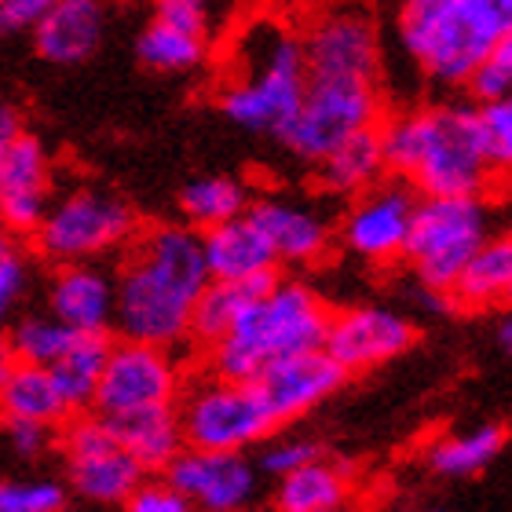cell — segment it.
<instances>
[{
  "label": "cell",
  "instance_id": "6da1fadb",
  "mask_svg": "<svg viewBox=\"0 0 512 512\" xmlns=\"http://www.w3.org/2000/svg\"><path fill=\"white\" fill-rule=\"evenodd\" d=\"M114 275V330L132 341L176 348L187 341L191 308L209 267L202 231L187 224H158L136 231Z\"/></svg>",
  "mask_w": 512,
  "mask_h": 512
},
{
  "label": "cell",
  "instance_id": "7a4b0ae2",
  "mask_svg": "<svg viewBox=\"0 0 512 512\" xmlns=\"http://www.w3.org/2000/svg\"><path fill=\"white\" fill-rule=\"evenodd\" d=\"M384 169L417 194H480L491 198L502 172L487 161L476 128V103L421 107L377 121Z\"/></svg>",
  "mask_w": 512,
  "mask_h": 512
},
{
  "label": "cell",
  "instance_id": "3957f363",
  "mask_svg": "<svg viewBox=\"0 0 512 512\" xmlns=\"http://www.w3.org/2000/svg\"><path fill=\"white\" fill-rule=\"evenodd\" d=\"M330 304L297 278H278L260 289L238 319L202 348L209 359V374L253 381L267 363L282 355H297L322 348L330 330Z\"/></svg>",
  "mask_w": 512,
  "mask_h": 512
},
{
  "label": "cell",
  "instance_id": "277c9868",
  "mask_svg": "<svg viewBox=\"0 0 512 512\" xmlns=\"http://www.w3.org/2000/svg\"><path fill=\"white\" fill-rule=\"evenodd\" d=\"M512 37V0H403L399 41L436 85L465 88L472 66Z\"/></svg>",
  "mask_w": 512,
  "mask_h": 512
},
{
  "label": "cell",
  "instance_id": "5b68a950",
  "mask_svg": "<svg viewBox=\"0 0 512 512\" xmlns=\"http://www.w3.org/2000/svg\"><path fill=\"white\" fill-rule=\"evenodd\" d=\"M308 85L300 37L278 19H256L235 41V70L220 92V110L249 132H275L297 110Z\"/></svg>",
  "mask_w": 512,
  "mask_h": 512
},
{
  "label": "cell",
  "instance_id": "8992f818",
  "mask_svg": "<svg viewBox=\"0 0 512 512\" xmlns=\"http://www.w3.org/2000/svg\"><path fill=\"white\" fill-rule=\"evenodd\" d=\"M494 235V205L480 194H421L403 260L428 293L447 297L469 256Z\"/></svg>",
  "mask_w": 512,
  "mask_h": 512
},
{
  "label": "cell",
  "instance_id": "52a82bcc",
  "mask_svg": "<svg viewBox=\"0 0 512 512\" xmlns=\"http://www.w3.org/2000/svg\"><path fill=\"white\" fill-rule=\"evenodd\" d=\"M136 209L114 191L81 187L48 202L41 224L33 227V246L48 264H77V260H103L136 238Z\"/></svg>",
  "mask_w": 512,
  "mask_h": 512
},
{
  "label": "cell",
  "instance_id": "ba28073f",
  "mask_svg": "<svg viewBox=\"0 0 512 512\" xmlns=\"http://www.w3.org/2000/svg\"><path fill=\"white\" fill-rule=\"evenodd\" d=\"M381 118V92L370 77H308L297 110L278 128V139L300 161L315 165L341 139L363 132V128H374Z\"/></svg>",
  "mask_w": 512,
  "mask_h": 512
},
{
  "label": "cell",
  "instance_id": "9c48e42d",
  "mask_svg": "<svg viewBox=\"0 0 512 512\" xmlns=\"http://www.w3.org/2000/svg\"><path fill=\"white\" fill-rule=\"evenodd\" d=\"M183 447L205 450H249L275 432L271 410L253 381L209 374L176 395Z\"/></svg>",
  "mask_w": 512,
  "mask_h": 512
},
{
  "label": "cell",
  "instance_id": "30bf717a",
  "mask_svg": "<svg viewBox=\"0 0 512 512\" xmlns=\"http://www.w3.org/2000/svg\"><path fill=\"white\" fill-rule=\"evenodd\" d=\"M63 454H66V480L70 491L81 502L92 505H125L128 494L136 491L147 476L125 447L107 417H74L63 428Z\"/></svg>",
  "mask_w": 512,
  "mask_h": 512
},
{
  "label": "cell",
  "instance_id": "8fae6325",
  "mask_svg": "<svg viewBox=\"0 0 512 512\" xmlns=\"http://www.w3.org/2000/svg\"><path fill=\"white\" fill-rule=\"evenodd\" d=\"M180 388V366L169 355V348L121 337L118 344L110 341L92 406H96V414L114 417L125 410H139V406L176 403Z\"/></svg>",
  "mask_w": 512,
  "mask_h": 512
},
{
  "label": "cell",
  "instance_id": "7c38bea8",
  "mask_svg": "<svg viewBox=\"0 0 512 512\" xmlns=\"http://www.w3.org/2000/svg\"><path fill=\"white\" fill-rule=\"evenodd\" d=\"M355 202L341 220V242L348 253L363 256L370 264H395L403 260L410 220H414L421 194L406 180H377L374 187L352 194Z\"/></svg>",
  "mask_w": 512,
  "mask_h": 512
},
{
  "label": "cell",
  "instance_id": "4fadbf2b",
  "mask_svg": "<svg viewBox=\"0 0 512 512\" xmlns=\"http://www.w3.org/2000/svg\"><path fill=\"white\" fill-rule=\"evenodd\" d=\"M308 77H370L381 74V37L370 11L359 4L326 8L300 37Z\"/></svg>",
  "mask_w": 512,
  "mask_h": 512
},
{
  "label": "cell",
  "instance_id": "5bb4252c",
  "mask_svg": "<svg viewBox=\"0 0 512 512\" xmlns=\"http://www.w3.org/2000/svg\"><path fill=\"white\" fill-rule=\"evenodd\" d=\"M191 509L238 512L253 505L260 487V469L246 458V450H205L183 447L161 472Z\"/></svg>",
  "mask_w": 512,
  "mask_h": 512
},
{
  "label": "cell",
  "instance_id": "9a60e30c",
  "mask_svg": "<svg viewBox=\"0 0 512 512\" xmlns=\"http://www.w3.org/2000/svg\"><path fill=\"white\" fill-rule=\"evenodd\" d=\"M417 341L414 322L392 308H348L341 315H330V330L322 348L341 366L344 374H366L377 366L392 363L403 352H410Z\"/></svg>",
  "mask_w": 512,
  "mask_h": 512
},
{
  "label": "cell",
  "instance_id": "2e32d148",
  "mask_svg": "<svg viewBox=\"0 0 512 512\" xmlns=\"http://www.w3.org/2000/svg\"><path fill=\"white\" fill-rule=\"evenodd\" d=\"M344 370L330 359L326 348H311V352L282 355L275 363H267L253 384L264 395L271 421L275 425H289L297 417L311 414L322 399H330L344 384Z\"/></svg>",
  "mask_w": 512,
  "mask_h": 512
},
{
  "label": "cell",
  "instance_id": "e0dca14e",
  "mask_svg": "<svg viewBox=\"0 0 512 512\" xmlns=\"http://www.w3.org/2000/svg\"><path fill=\"white\" fill-rule=\"evenodd\" d=\"M52 202V158L41 139L19 136L0 150V224L30 238Z\"/></svg>",
  "mask_w": 512,
  "mask_h": 512
},
{
  "label": "cell",
  "instance_id": "ac0fdd59",
  "mask_svg": "<svg viewBox=\"0 0 512 512\" xmlns=\"http://www.w3.org/2000/svg\"><path fill=\"white\" fill-rule=\"evenodd\" d=\"M48 311L74 333H110L114 330V275H107L99 260L55 264L48 282Z\"/></svg>",
  "mask_w": 512,
  "mask_h": 512
},
{
  "label": "cell",
  "instance_id": "d6986e66",
  "mask_svg": "<svg viewBox=\"0 0 512 512\" xmlns=\"http://www.w3.org/2000/svg\"><path fill=\"white\" fill-rule=\"evenodd\" d=\"M107 0H55L33 26L37 55L55 66H77L92 59L107 37Z\"/></svg>",
  "mask_w": 512,
  "mask_h": 512
},
{
  "label": "cell",
  "instance_id": "ffe728a7",
  "mask_svg": "<svg viewBox=\"0 0 512 512\" xmlns=\"http://www.w3.org/2000/svg\"><path fill=\"white\" fill-rule=\"evenodd\" d=\"M246 213L271 242L278 264H319L330 249V224L308 205L289 202V198H260L246 205Z\"/></svg>",
  "mask_w": 512,
  "mask_h": 512
},
{
  "label": "cell",
  "instance_id": "44dd1931",
  "mask_svg": "<svg viewBox=\"0 0 512 512\" xmlns=\"http://www.w3.org/2000/svg\"><path fill=\"white\" fill-rule=\"evenodd\" d=\"M202 256L209 267V278H264L278 271V256L264 231L253 224L249 213H238L224 224L202 231Z\"/></svg>",
  "mask_w": 512,
  "mask_h": 512
},
{
  "label": "cell",
  "instance_id": "7402d4cb",
  "mask_svg": "<svg viewBox=\"0 0 512 512\" xmlns=\"http://www.w3.org/2000/svg\"><path fill=\"white\" fill-rule=\"evenodd\" d=\"M114 432H118L121 447L143 465L147 476L165 472L176 454L183 450V432L180 417H176V403L165 406H139V410H125V414L107 417Z\"/></svg>",
  "mask_w": 512,
  "mask_h": 512
},
{
  "label": "cell",
  "instance_id": "603a6c76",
  "mask_svg": "<svg viewBox=\"0 0 512 512\" xmlns=\"http://www.w3.org/2000/svg\"><path fill=\"white\" fill-rule=\"evenodd\" d=\"M512 293V242L509 235L494 231L476 253L469 256V264L461 267L454 286H450V304L465 311H487L502 308Z\"/></svg>",
  "mask_w": 512,
  "mask_h": 512
},
{
  "label": "cell",
  "instance_id": "cb8c5ba5",
  "mask_svg": "<svg viewBox=\"0 0 512 512\" xmlns=\"http://www.w3.org/2000/svg\"><path fill=\"white\" fill-rule=\"evenodd\" d=\"M348 502H352V476L322 454L278 476L275 505L282 512H337Z\"/></svg>",
  "mask_w": 512,
  "mask_h": 512
},
{
  "label": "cell",
  "instance_id": "d4e9b609",
  "mask_svg": "<svg viewBox=\"0 0 512 512\" xmlns=\"http://www.w3.org/2000/svg\"><path fill=\"white\" fill-rule=\"evenodd\" d=\"M107 352H110V333H74V341L66 344V352L48 366L66 414H85L88 406H92V395H96Z\"/></svg>",
  "mask_w": 512,
  "mask_h": 512
},
{
  "label": "cell",
  "instance_id": "484cf974",
  "mask_svg": "<svg viewBox=\"0 0 512 512\" xmlns=\"http://www.w3.org/2000/svg\"><path fill=\"white\" fill-rule=\"evenodd\" d=\"M315 165H319L322 187L333 191V194H359V191L374 187L377 180L388 176L377 125L363 128V132H352L348 139H341V143H337L326 158L315 161Z\"/></svg>",
  "mask_w": 512,
  "mask_h": 512
},
{
  "label": "cell",
  "instance_id": "4316f807",
  "mask_svg": "<svg viewBox=\"0 0 512 512\" xmlns=\"http://www.w3.org/2000/svg\"><path fill=\"white\" fill-rule=\"evenodd\" d=\"M509 443V428L502 425H476L465 428V432H450V436H439L432 447H428V465L436 476H447V480H469V476H480L498 461V454Z\"/></svg>",
  "mask_w": 512,
  "mask_h": 512
},
{
  "label": "cell",
  "instance_id": "83f0119b",
  "mask_svg": "<svg viewBox=\"0 0 512 512\" xmlns=\"http://www.w3.org/2000/svg\"><path fill=\"white\" fill-rule=\"evenodd\" d=\"M271 282H275V275L246 278V282H235V278H209L191 308L187 341H194L198 348H209V344L238 319V311L246 308L249 300H253L260 289L271 286Z\"/></svg>",
  "mask_w": 512,
  "mask_h": 512
},
{
  "label": "cell",
  "instance_id": "f1b7e54d",
  "mask_svg": "<svg viewBox=\"0 0 512 512\" xmlns=\"http://www.w3.org/2000/svg\"><path fill=\"white\" fill-rule=\"evenodd\" d=\"M0 417L4 421H41V425H63L66 406L55 392L48 366L15 363L8 381L0 384Z\"/></svg>",
  "mask_w": 512,
  "mask_h": 512
},
{
  "label": "cell",
  "instance_id": "f546056e",
  "mask_svg": "<svg viewBox=\"0 0 512 512\" xmlns=\"http://www.w3.org/2000/svg\"><path fill=\"white\" fill-rule=\"evenodd\" d=\"M139 59L158 74H187L205 59V26L154 15L139 33Z\"/></svg>",
  "mask_w": 512,
  "mask_h": 512
},
{
  "label": "cell",
  "instance_id": "4dcf8cb0",
  "mask_svg": "<svg viewBox=\"0 0 512 512\" xmlns=\"http://www.w3.org/2000/svg\"><path fill=\"white\" fill-rule=\"evenodd\" d=\"M246 205V183L235 180V176H202V180L187 183L180 191L183 224L194 227V231H209V227L224 224L231 216L246 213Z\"/></svg>",
  "mask_w": 512,
  "mask_h": 512
},
{
  "label": "cell",
  "instance_id": "1f68e13d",
  "mask_svg": "<svg viewBox=\"0 0 512 512\" xmlns=\"http://www.w3.org/2000/svg\"><path fill=\"white\" fill-rule=\"evenodd\" d=\"M4 337H8L11 352H15L19 363L52 366L66 352V344L74 341V330L48 311V315H26V319H19Z\"/></svg>",
  "mask_w": 512,
  "mask_h": 512
},
{
  "label": "cell",
  "instance_id": "d6a6232c",
  "mask_svg": "<svg viewBox=\"0 0 512 512\" xmlns=\"http://www.w3.org/2000/svg\"><path fill=\"white\" fill-rule=\"evenodd\" d=\"M476 128H480V143L487 150V161L494 169L509 172L512 165V99H487L476 107Z\"/></svg>",
  "mask_w": 512,
  "mask_h": 512
},
{
  "label": "cell",
  "instance_id": "836d02e7",
  "mask_svg": "<svg viewBox=\"0 0 512 512\" xmlns=\"http://www.w3.org/2000/svg\"><path fill=\"white\" fill-rule=\"evenodd\" d=\"M476 103H487V99H505L512 92V37L498 41L494 48L480 55V63L472 66L469 81H465Z\"/></svg>",
  "mask_w": 512,
  "mask_h": 512
},
{
  "label": "cell",
  "instance_id": "e575fe53",
  "mask_svg": "<svg viewBox=\"0 0 512 512\" xmlns=\"http://www.w3.org/2000/svg\"><path fill=\"white\" fill-rule=\"evenodd\" d=\"M26 286H30V264L19 249V235H11L8 227L0 224V326L19 308Z\"/></svg>",
  "mask_w": 512,
  "mask_h": 512
},
{
  "label": "cell",
  "instance_id": "d590c367",
  "mask_svg": "<svg viewBox=\"0 0 512 512\" xmlns=\"http://www.w3.org/2000/svg\"><path fill=\"white\" fill-rule=\"evenodd\" d=\"M66 491L52 480H0V512H59Z\"/></svg>",
  "mask_w": 512,
  "mask_h": 512
},
{
  "label": "cell",
  "instance_id": "8d00e7d4",
  "mask_svg": "<svg viewBox=\"0 0 512 512\" xmlns=\"http://www.w3.org/2000/svg\"><path fill=\"white\" fill-rule=\"evenodd\" d=\"M322 447L315 439H275V443H267L264 454H260V465L256 469L267 472V476H286V472L300 469L304 461L319 458Z\"/></svg>",
  "mask_w": 512,
  "mask_h": 512
},
{
  "label": "cell",
  "instance_id": "74e56055",
  "mask_svg": "<svg viewBox=\"0 0 512 512\" xmlns=\"http://www.w3.org/2000/svg\"><path fill=\"white\" fill-rule=\"evenodd\" d=\"M128 512H187V498H183L169 480H139V487L128 494L125 502Z\"/></svg>",
  "mask_w": 512,
  "mask_h": 512
},
{
  "label": "cell",
  "instance_id": "f35d334b",
  "mask_svg": "<svg viewBox=\"0 0 512 512\" xmlns=\"http://www.w3.org/2000/svg\"><path fill=\"white\" fill-rule=\"evenodd\" d=\"M55 0H0V37H19L33 33V26L44 19V11Z\"/></svg>",
  "mask_w": 512,
  "mask_h": 512
},
{
  "label": "cell",
  "instance_id": "ab89813d",
  "mask_svg": "<svg viewBox=\"0 0 512 512\" xmlns=\"http://www.w3.org/2000/svg\"><path fill=\"white\" fill-rule=\"evenodd\" d=\"M4 425H8L11 447L19 450L22 458H37V454H44L55 439V425H41V421H4Z\"/></svg>",
  "mask_w": 512,
  "mask_h": 512
},
{
  "label": "cell",
  "instance_id": "60d3db41",
  "mask_svg": "<svg viewBox=\"0 0 512 512\" xmlns=\"http://www.w3.org/2000/svg\"><path fill=\"white\" fill-rule=\"evenodd\" d=\"M158 15L187 26H205V0H158Z\"/></svg>",
  "mask_w": 512,
  "mask_h": 512
},
{
  "label": "cell",
  "instance_id": "b9f144b4",
  "mask_svg": "<svg viewBox=\"0 0 512 512\" xmlns=\"http://www.w3.org/2000/svg\"><path fill=\"white\" fill-rule=\"evenodd\" d=\"M22 132V121H19V114L8 107V103H0V150L8 147L11 139L19 136Z\"/></svg>",
  "mask_w": 512,
  "mask_h": 512
},
{
  "label": "cell",
  "instance_id": "7bdbcfd3",
  "mask_svg": "<svg viewBox=\"0 0 512 512\" xmlns=\"http://www.w3.org/2000/svg\"><path fill=\"white\" fill-rule=\"evenodd\" d=\"M15 363H19V359H15V352H11L8 337L0 333V384L8 381V374H11V370H15Z\"/></svg>",
  "mask_w": 512,
  "mask_h": 512
},
{
  "label": "cell",
  "instance_id": "ee69618b",
  "mask_svg": "<svg viewBox=\"0 0 512 512\" xmlns=\"http://www.w3.org/2000/svg\"><path fill=\"white\" fill-rule=\"evenodd\" d=\"M498 344H502L505 355H509V348H512V319H509V315L498 322Z\"/></svg>",
  "mask_w": 512,
  "mask_h": 512
}]
</instances>
